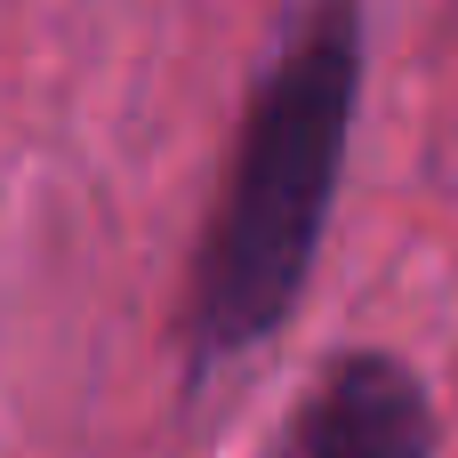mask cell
Segmentation results:
<instances>
[{"mask_svg":"<svg viewBox=\"0 0 458 458\" xmlns=\"http://www.w3.org/2000/svg\"><path fill=\"white\" fill-rule=\"evenodd\" d=\"M354 97H362V8L354 0H314L306 24L290 32V48L274 56V72L258 81L217 209L201 225V258H193V346L201 354H242L266 346L290 306L306 298L322 225H330V193L346 169V129H354Z\"/></svg>","mask_w":458,"mask_h":458,"instance_id":"obj_1","label":"cell"},{"mask_svg":"<svg viewBox=\"0 0 458 458\" xmlns=\"http://www.w3.org/2000/svg\"><path fill=\"white\" fill-rule=\"evenodd\" d=\"M274 458H435V403L403 354H338L290 411Z\"/></svg>","mask_w":458,"mask_h":458,"instance_id":"obj_2","label":"cell"}]
</instances>
